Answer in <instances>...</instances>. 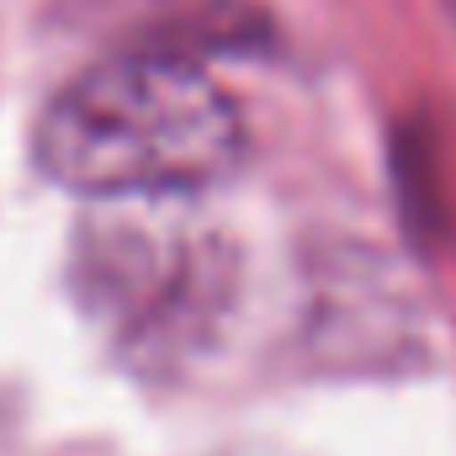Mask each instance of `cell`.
<instances>
[{
  "label": "cell",
  "mask_w": 456,
  "mask_h": 456,
  "mask_svg": "<svg viewBox=\"0 0 456 456\" xmlns=\"http://www.w3.org/2000/svg\"><path fill=\"white\" fill-rule=\"evenodd\" d=\"M37 170L91 202H154L224 181L244 154L228 91L170 53H127L69 80L32 138Z\"/></svg>",
  "instance_id": "obj_1"
}]
</instances>
